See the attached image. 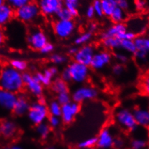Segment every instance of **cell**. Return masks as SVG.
Listing matches in <instances>:
<instances>
[{
    "label": "cell",
    "mask_w": 149,
    "mask_h": 149,
    "mask_svg": "<svg viewBox=\"0 0 149 149\" xmlns=\"http://www.w3.org/2000/svg\"><path fill=\"white\" fill-rule=\"evenodd\" d=\"M40 9L36 3L30 2L23 7L16 10V16L19 20L30 22L35 20L38 17Z\"/></svg>",
    "instance_id": "4"
},
{
    "label": "cell",
    "mask_w": 149,
    "mask_h": 149,
    "mask_svg": "<svg viewBox=\"0 0 149 149\" xmlns=\"http://www.w3.org/2000/svg\"><path fill=\"white\" fill-rule=\"evenodd\" d=\"M120 48H122L123 51L130 54H135L136 51L134 40H122Z\"/></svg>",
    "instance_id": "25"
},
{
    "label": "cell",
    "mask_w": 149,
    "mask_h": 149,
    "mask_svg": "<svg viewBox=\"0 0 149 149\" xmlns=\"http://www.w3.org/2000/svg\"><path fill=\"white\" fill-rule=\"evenodd\" d=\"M89 149H95V148H89Z\"/></svg>",
    "instance_id": "57"
},
{
    "label": "cell",
    "mask_w": 149,
    "mask_h": 149,
    "mask_svg": "<svg viewBox=\"0 0 149 149\" xmlns=\"http://www.w3.org/2000/svg\"><path fill=\"white\" fill-rule=\"evenodd\" d=\"M1 149H23V148L19 145H13L11 147H6V148H3Z\"/></svg>",
    "instance_id": "50"
},
{
    "label": "cell",
    "mask_w": 149,
    "mask_h": 149,
    "mask_svg": "<svg viewBox=\"0 0 149 149\" xmlns=\"http://www.w3.org/2000/svg\"><path fill=\"white\" fill-rule=\"evenodd\" d=\"M113 134L110 130L104 128L102 130L97 138V146L100 149H110L114 146Z\"/></svg>",
    "instance_id": "15"
},
{
    "label": "cell",
    "mask_w": 149,
    "mask_h": 149,
    "mask_svg": "<svg viewBox=\"0 0 149 149\" xmlns=\"http://www.w3.org/2000/svg\"><path fill=\"white\" fill-rule=\"evenodd\" d=\"M147 142L144 138H136L130 143L131 149H144L146 147Z\"/></svg>",
    "instance_id": "32"
},
{
    "label": "cell",
    "mask_w": 149,
    "mask_h": 149,
    "mask_svg": "<svg viewBox=\"0 0 149 149\" xmlns=\"http://www.w3.org/2000/svg\"><path fill=\"white\" fill-rule=\"evenodd\" d=\"M91 38H92V34H91V33L90 32H86V33H84L80 35V36H79L76 38L75 42L77 45H84V44L89 42Z\"/></svg>",
    "instance_id": "33"
},
{
    "label": "cell",
    "mask_w": 149,
    "mask_h": 149,
    "mask_svg": "<svg viewBox=\"0 0 149 149\" xmlns=\"http://www.w3.org/2000/svg\"><path fill=\"white\" fill-rule=\"evenodd\" d=\"M51 61L56 64H61L66 62V57L61 54H54L51 57Z\"/></svg>",
    "instance_id": "39"
},
{
    "label": "cell",
    "mask_w": 149,
    "mask_h": 149,
    "mask_svg": "<svg viewBox=\"0 0 149 149\" xmlns=\"http://www.w3.org/2000/svg\"><path fill=\"white\" fill-rule=\"evenodd\" d=\"M65 7L71 13L72 16H76L78 13L79 0H63Z\"/></svg>",
    "instance_id": "27"
},
{
    "label": "cell",
    "mask_w": 149,
    "mask_h": 149,
    "mask_svg": "<svg viewBox=\"0 0 149 149\" xmlns=\"http://www.w3.org/2000/svg\"><path fill=\"white\" fill-rule=\"evenodd\" d=\"M15 132H16V125L12 121H4L0 126V134L6 138H10L13 136Z\"/></svg>",
    "instance_id": "21"
},
{
    "label": "cell",
    "mask_w": 149,
    "mask_h": 149,
    "mask_svg": "<svg viewBox=\"0 0 149 149\" xmlns=\"http://www.w3.org/2000/svg\"><path fill=\"white\" fill-rule=\"evenodd\" d=\"M61 104L57 101H53L48 107V112L51 116H61Z\"/></svg>",
    "instance_id": "29"
},
{
    "label": "cell",
    "mask_w": 149,
    "mask_h": 149,
    "mask_svg": "<svg viewBox=\"0 0 149 149\" xmlns=\"http://www.w3.org/2000/svg\"><path fill=\"white\" fill-rule=\"evenodd\" d=\"M103 10V15L110 17L111 14L117 7L116 0H100Z\"/></svg>",
    "instance_id": "23"
},
{
    "label": "cell",
    "mask_w": 149,
    "mask_h": 149,
    "mask_svg": "<svg viewBox=\"0 0 149 149\" xmlns=\"http://www.w3.org/2000/svg\"><path fill=\"white\" fill-rule=\"evenodd\" d=\"M117 7L122 9L123 10H128L130 7V2L128 0H116Z\"/></svg>",
    "instance_id": "40"
},
{
    "label": "cell",
    "mask_w": 149,
    "mask_h": 149,
    "mask_svg": "<svg viewBox=\"0 0 149 149\" xmlns=\"http://www.w3.org/2000/svg\"><path fill=\"white\" fill-rule=\"evenodd\" d=\"M136 51L149 54V37L140 36L134 39Z\"/></svg>",
    "instance_id": "22"
},
{
    "label": "cell",
    "mask_w": 149,
    "mask_h": 149,
    "mask_svg": "<svg viewBox=\"0 0 149 149\" xmlns=\"http://www.w3.org/2000/svg\"><path fill=\"white\" fill-rule=\"evenodd\" d=\"M59 1H63V0H59Z\"/></svg>",
    "instance_id": "56"
},
{
    "label": "cell",
    "mask_w": 149,
    "mask_h": 149,
    "mask_svg": "<svg viewBox=\"0 0 149 149\" xmlns=\"http://www.w3.org/2000/svg\"><path fill=\"white\" fill-rule=\"evenodd\" d=\"M7 4L13 9H17L23 7L25 4L31 2V0H7Z\"/></svg>",
    "instance_id": "36"
},
{
    "label": "cell",
    "mask_w": 149,
    "mask_h": 149,
    "mask_svg": "<svg viewBox=\"0 0 149 149\" xmlns=\"http://www.w3.org/2000/svg\"><path fill=\"white\" fill-rule=\"evenodd\" d=\"M10 66H12L14 69L17 70V71H24L27 67L26 62L25 61L22 60L19 58H15L13 61H11L10 63Z\"/></svg>",
    "instance_id": "31"
},
{
    "label": "cell",
    "mask_w": 149,
    "mask_h": 149,
    "mask_svg": "<svg viewBox=\"0 0 149 149\" xmlns=\"http://www.w3.org/2000/svg\"><path fill=\"white\" fill-rule=\"evenodd\" d=\"M24 81L21 72L12 66H5L0 71V89L16 93L22 90Z\"/></svg>",
    "instance_id": "1"
},
{
    "label": "cell",
    "mask_w": 149,
    "mask_h": 149,
    "mask_svg": "<svg viewBox=\"0 0 149 149\" xmlns=\"http://www.w3.org/2000/svg\"><path fill=\"white\" fill-rule=\"evenodd\" d=\"M61 120L59 117L51 116L49 119V125L52 127H57L60 125Z\"/></svg>",
    "instance_id": "42"
},
{
    "label": "cell",
    "mask_w": 149,
    "mask_h": 149,
    "mask_svg": "<svg viewBox=\"0 0 149 149\" xmlns=\"http://www.w3.org/2000/svg\"><path fill=\"white\" fill-rule=\"evenodd\" d=\"M124 146V143L123 141L121 139H115V142H114V146L117 148H122Z\"/></svg>",
    "instance_id": "49"
},
{
    "label": "cell",
    "mask_w": 149,
    "mask_h": 149,
    "mask_svg": "<svg viewBox=\"0 0 149 149\" xmlns=\"http://www.w3.org/2000/svg\"><path fill=\"white\" fill-rule=\"evenodd\" d=\"M67 69L71 75V81L76 83H83L89 77V69L88 66L77 61L71 63Z\"/></svg>",
    "instance_id": "6"
},
{
    "label": "cell",
    "mask_w": 149,
    "mask_h": 149,
    "mask_svg": "<svg viewBox=\"0 0 149 149\" xmlns=\"http://www.w3.org/2000/svg\"><path fill=\"white\" fill-rule=\"evenodd\" d=\"M75 25L71 19L68 20H58L55 23L54 31L58 37L61 38H66L74 33Z\"/></svg>",
    "instance_id": "7"
},
{
    "label": "cell",
    "mask_w": 149,
    "mask_h": 149,
    "mask_svg": "<svg viewBox=\"0 0 149 149\" xmlns=\"http://www.w3.org/2000/svg\"><path fill=\"white\" fill-rule=\"evenodd\" d=\"M3 42H4V34H3L2 31L0 30V47L2 45Z\"/></svg>",
    "instance_id": "52"
},
{
    "label": "cell",
    "mask_w": 149,
    "mask_h": 149,
    "mask_svg": "<svg viewBox=\"0 0 149 149\" xmlns=\"http://www.w3.org/2000/svg\"><path fill=\"white\" fill-rule=\"evenodd\" d=\"M4 2H5V0H0V6L4 4Z\"/></svg>",
    "instance_id": "55"
},
{
    "label": "cell",
    "mask_w": 149,
    "mask_h": 149,
    "mask_svg": "<svg viewBox=\"0 0 149 149\" xmlns=\"http://www.w3.org/2000/svg\"><path fill=\"white\" fill-rule=\"evenodd\" d=\"M111 61V56L107 51L95 53L90 66L96 70H101L105 68Z\"/></svg>",
    "instance_id": "16"
},
{
    "label": "cell",
    "mask_w": 149,
    "mask_h": 149,
    "mask_svg": "<svg viewBox=\"0 0 149 149\" xmlns=\"http://www.w3.org/2000/svg\"><path fill=\"white\" fill-rule=\"evenodd\" d=\"M57 73L58 71L56 68L51 67L45 69L43 72L38 73L35 77L42 85H48L51 84L53 78Z\"/></svg>",
    "instance_id": "17"
},
{
    "label": "cell",
    "mask_w": 149,
    "mask_h": 149,
    "mask_svg": "<svg viewBox=\"0 0 149 149\" xmlns=\"http://www.w3.org/2000/svg\"><path fill=\"white\" fill-rule=\"evenodd\" d=\"M0 71H1V70H0Z\"/></svg>",
    "instance_id": "58"
},
{
    "label": "cell",
    "mask_w": 149,
    "mask_h": 149,
    "mask_svg": "<svg viewBox=\"0 0 149 149\" xmlns=\"http://www.w3.org/2000/svg\"><path fill=\"white\" fill-rule=\"evenodd\" d=\"M42 149H56V148L54 146H48V147H45V148H44Z\"/></svg>",
    "instance_id": "54"
},
{
    "label": "cell",
    "mask_w": 149,
    "mask_h": 149,
    "mask_svg": "<svg viewBox=\"0 0 149 149\" xmlns=\"http://www.w3.org/2000/svg\"><path fill=\"white\" fill-rule=\"evenodd\" d=\"M125 11L117 7L115 9V10L112 12V13L111 14L109 17H110L111 19H112V20L114 22H115V23H121V22L125 19Z\"/></svg>",
    "instance_id": "24"
},
{
    "label": "cell",
    "mask_w": 149,
    "mask_h": 149,
    "mask_svg": "<svg viewBox=\"0 0 149 149\" xmlns=\"http://www.w3.org/2000/svg\"><path fill=\"white\" fill-rule=\"evenodd\" d=\"M17 97L15 93L0 89V109L2 111L13 110Z\"/></svg>",
    "instance_id": "11"
},
{
    "label": "cell",
    "mask_w": 149,
    "mask_h": 149,
    "mask_svg": "<svg viewBox=\"0 0 149 149\" xmlns=\"http://www.w3.org/2000/svg\"><path fill=\"white\" fill-rule=\"evenodd\" d=\"M95 28H96L95 25H90V27H89V30H90L91 32H93L94 30H95Z\"/></svg>",
    "instance_id": "53"
},
{
    "label": "cell",
    "mask_w": 149,
    "mask_h": 149,
    "mask_svg": "<svg viewBox=\"0 0 149 149\" xmlns=\"http://www.w3.org/2000/svg\"><path fill=\"white\" fill-rule=\"evenodd\" d=\"M97 91L94 88L87 86H82L75 89L72 97L74 101L79 103L92 100L97 97Z\"/></svg>",
    "instance_id": "8"
},
{
    "label": "cell",
    "mask_w": 149,
    "mask_h": 149,
    "mask_svg": "<svg viewBox=\"0 0 149 149\" xmlns=\"http://www.w3.org/2000/svg\"><path fill=\"white\" fill-rule=\"evenodd\" d=\"M77 51H78V49H77V48H75V47H72V48H71L69 49V54H72V55H75L76 53L77 52Z\"/></svg>",
    "instance_id": "51"
},
{
    "label": "cell",
    "mask_w": 149,
    "mask_h": 149,
    "mask_svg": "<svg viewBox=\"0 0 149 149\" xmlns=\"http://www.w3.org/2000/svg\"><path fill=\"white\" fill-rule=\"evenodd\" d=\"M115 120L120 126L128 130L136 128L137 123L133 112L125 108L118 109L115 113Z\"/></svg>",
    "instance_id": "5"
},
{
    "label": "cell",
    "mask_w": 149,
    "mask_h": 149,
    "mask_svg": "<svg viewBox=\"0 0 149 149\" xmlns=\"http://www.w3.org/2000/svg\"><path fill=\"white\" fill-rule=\"evenodd\" d=\"M58 102L61 105L71 102L70 101V95L68 93V92L58 94Z\"/></svg>",
    "instance_id": "37"
},
{
    "label": "cell",
    "mask_w": 149,
    "mask_h": 149,
    "mask_svg": "<svg viewBox=\"0 0 149 149\" xmlns=\"http://www.w3.org/2000/svg\"><path fill=\"white\" fill-rule=\"evenodd\" d=\"M120 39L118 38H104V46L111 49H117L120 47Z\"/></svg>",
    "instance_id": "28"
},
{
    "label": "cell",
    "mask_w": 149,
    "mask_h": 149,
    "mask_svg": "<svg viewBox=\"0 0 149 149\" xmlns=\"http://www.w3.org/2000/svg\"><path fill=\"white\" fill-rule=\"evenodd\" d=\"M137 125L146 127L149 125V110L146 108H138L133 112Z\"/></svg>",
    "instance_id": "18"
},
{
    "label": "cell",
    "mask_w": 149,
    "mask_h": 149,
    "mask_svg": "<svg viewBox=\"0 0 149 149\" xmlns=\"http://www.w3.org/2000/svg\"><path fill=\"white\" fill-rule=\"evenodd\" d=\"M146 6V0H136L135 1V7L138 10H143L145 9Z\"/></svg>",
    "instance_id": "44"
},
{
    "label": "cell",
    "mask_w": 149,
    "mask_h": 149,
    "mask_svg": "<svg viewBox=\"0 0 149 149\" xmlns=\"http://www.w3.org/2000/svg\"><path fill=\"white\" fill-rule=\"evenodd\" d=\"M95 54V50L92 47L89 45L82 46L78 49L77 52L74 55L75 61L88 66L90 65Z\"/></svg>",
    "instance_id": "13"
},
{
    "label": "cell",
    "mask_w": 149,
    "mask_h": 149,
    "mask_svg": "<svg viewBox=\"0 0 149 149\" xmlns=\"http://www.w3.org/2000/svg\"><path fill=\"white\" fill-rule=\"evenodd\" d=\"M95 146H97V138L89 137L80 141L78 146L80 149H89L94 148Z\"/></svg>",
    "instance_id": "26"
},
{
    "label": "cell",
    "mask_w": 149,
    "mask_h": 149,
    "mask_svg": "<svg viewBox=\"0 0 149 149\" xmlns=\"http://www.w3.org/2000/svg\"><path fill=\"white\" fill-rule=\"evenodd\" d=\"M62 80L66 81H71V75L69 74V71H68V69H66L63 71V72L62 73Z\"/></svg>",
    "instance_id": "47"
},
{
    "label": "cell",
    "mask_w": 149,
    "mask_h": 149,
    "mask_svg": "<svg viewBox=\"0 0 149 149\" xmlns=\"http://www.w3.org/2000/svg\"><path fill=\"white\" fill-rule=\"evenodd\" d=\"M28 42L30 46L36 50H40L48 43L46 35L40 30H34L28 36Z\"/></svg>",
    "instance_id": "14"
},
{
    "label": "cell",
    "mask_w": 149,
    "mask_h": 149,
    "mask_svg": "<svg viewBox=\"0 0 149 149\" xmlns=\"http://www.w3.org/2000/svg\"><path fill=\"white\" fill-rule=\"evenodd\" d=\"M40 52L43 54H49L54 51V46H53L52 44L51 43H47L42 47V48L40 50Z\"/></svg>",
    "instance_id": "43"
},
{
    "label": "cell",
    "mask_w": 149,
    "mask_h": 149,
    "mask_svg": "<svg viewBox=\"0 0 149 149\" xmlns=\"http://www.w3.org/2000/svg\"><path fill=\"white\" fill-rule=\"evenodd\" d=\"M118 38L120 40H134L135 33L127 30V27L123 23H115L103 34V38Z\"/></svg>",
    "instance_id": "3"
},
{
    "label": "cell",
    "mask_w": 149,
    "mask_h": 149,
    "mask_svg": "<svg viewBox=\"0 0 149 149\" xmlns=\"http://www.w3.org/2000/svg\"><path fill=\"white\" fill-rule=\"evenodd\" d=\"M116 58L120 63H125L127 61V59H128V58H127V56L125 54L118 53V54H116Z\"/></svg>",
    "instance_id": "46"
},
{
    "label": "cell",
    "mask_w": 149,
    "mask_h": 149,
    "mask_svg": "<svg viewBox=\"0 0 149 149\" xmlns=\"http://www.w3.org/2000/svg\"><path fill=\"white\" fill-rule=\"evenodd\" d=\"M56 16L60 20H68L71 19L73 17L71 13L65 7H62L60 9V10L56 14Z\"/></svg>",
    "instance_id": "35"
},
{
    "label": "cell",
    "mask_w": 149,
    "mask_h": 149,
    "mask_svg": "<svg viewBox=\"0 0 149 149\" xmlns=\"http://www.w3.org/2000/svg\"><path fill=\"white\" fill-rule=\"evenodd\" d=\"M92 7H93L94 10H95V15L98 17H102V15H103V10L100 0H95Z\"/></svg>",
    "instance_id": "38"
},
{
    "label": "cell",
    "mask_w": 149,
    "mask_h": 149,
    "mask_svg": "<svg viewBox=\"0 0 149 149\" xmlns=\"http://www.w3.org/2000/svg\"><path fill=\"white\" fill-rule=\"evenodd\" d=\"M13 15V9L8 4L4 3L0 6V25L7 24L12 19Z\"/></svg>",
    "instance_id": "19"
},
{
    "label": "cell",
    "mask_w": 149,
    "mask_h": 149,
    "mask_svg": "<svg viewBox=\"0 0 149 149\" xmlns=\"http://www.w3.org/2000/svg\"><path fill=\"white\" fill-rule=\"evenodd\" d=\"M112 71H113V74H115V76H120L123 74V68L121 65L118 64L115 65L114 66L113 68H112Z\"/></svg>",
    "instance_id": "45"
},
{
    "label": "cell",
    "mask_w": 149,
    "mask_h": 149,
    "mask_svg": "<svg viewBox=\"0 0 149 149\" xmlns=\"http://www.w3.org/2000/svg\"><path fill=\"white\" fill-rule=\"evenodd\" d=\"M86 15L88 18H92L94 16H95V13L92 6H90V7H89L87 9H86Z\"/></svg>",
    "instance_id": "48"
},
{
    "label": "cell",
    "mask_w": 149,
    "mask_h": 149,
    "mask_svg": "<svg viewBox=\"0 0 149 149\" xmlns=\"http://www.w3.org/2000/svg\"><path fill=\"white\" fill-rule=\"evenodd\" d=\"M28 118L33 124L39 125L45 123L49 114L48 108L44 103L41 102L34 103L28 110Z\"/></svg>",
    "instance_id": "2"
},
{
    "label": "cell",
    "mask_w": 149,
    "mask_h": 149,
    "mask_svg": "<svg viewBox=\"0 0 149 149\" xmlns=\"http://www.w3.org/2000/svg\"><path fill=\"white\" fill-rule=\"evenodd\" d=\"M38 7L43 15L52 16L56 15L63 5L59 0H39Z\"/></svg>",
    "instance_id": "10"
},
{
    "label": "cell",
    "mask_w": 149,
    "mask_h": 149,
    "mask_svg": "<svg viewBox=\"0 0 149 149\" xmlns=\"http://www.w3.org/2000/svg\"><path fill=\"white\" fill-rule=\"evenodd\" d=\"M36 131H37L38 135L41 138H46L50 133L49 125L45 123H42L41 124L38 125Z\"/></svg>",
    "instance_id": "30"
},
{
    "label": "cell",
    "mask_w": 149,
    "mask_h": 149,
    "mask_svg": "<svg viewBox=\"0 0 149 149\" xmlns=\"http://www.w3.org/2000/svg\"><path fill=\"white\" fill-rule=\"evenodd\" d=\"M30 109V104L26 98L23 97H17L16 103H15V107H14V112L17 115H22L28 112Z\"/></svg>",
    "instance_id": "20"
},
{
    "label": "cell",
    "mask_w": 149,
    "mask_h": 149,
    "mask_svg": "<svg viewBox=\"0 0 149 149\" xmlns=\"http://www.w3.org/2000/svg\"><path fill=\"white\" fill-rule=\"evenodd\" d=\"M54 89L58 94L68 92L67 85H66V82L63 80H57L55 81L54 84Z\"/></svg>",
    "instance_id": "34"
},
{
    "label": "cell",
    "mask_w": 149,
    "mask_h": 149,
    "mask_svg": "<svg viewBox=\"0 0 149 149\" xmlns=\"http://www.w3.org/2000/svg\"><path fill=\"white\" fill-rule=\"evenodd\" d=\"M142 89L146 95H149V73L143 78L142 81Z\"/></svg>",
    "instance_id": "41"
},
{
    "label": "cell",
    "mask_w": 149,
    "mask_h": 149,
    "mask_svg": "<svg viewBox=\"0 0 149 149\" xmlns=\"http://www.w3.org/2000/svg\"><path fill=\"white\" fill-rule=\"evenodd\" d=\"M24 85L27 87V90L34 96L40 97L42 94V85L36 79V78L30 74H22Z\"/></svg>",
    "instance_id": "12"
},
{
    "label": "cell",
    "mask_w": 149,
    "mask_h": 149,
    "mask_svg": "<svg viewBox=\"0 0 149 149\" xmlns=\"http://www.w3.org/2000/svg\"><path fill=\"white\" fill-rule=\"evenodd\" d=\"M79 112V105L75 102H69L61 106V117L62 120L65 123H70L74 120Z\"/></svg>",
    "instance_id": "9"
}]
</instances>
